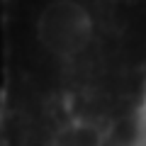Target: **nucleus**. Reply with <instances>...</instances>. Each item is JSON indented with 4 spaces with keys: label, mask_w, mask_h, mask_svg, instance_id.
Here are the masks:
<instances>
[{
    "label": "nucleus",
    "mask_w": 146,
    "mask_h": 146,
    "mask_svg": "<svg viewBox=\"0 0 146 146\" xmlns=\"http://www.w3.org/2000/svg\"><path fill=\"white\" fill-rule=\"evenodd\" d=\"M90 17L78 7H51L39 20L42 42L56 54H76L90 39Z\"/></svg>",
    "instance_id": "nucleus-1"
},
{
    "label": "nucleus",
    "mask_w": 146,
    "mask_h": 146,
    "mask_svg": "<svg viewBox=\"0 0 146 146\" xmlns=\"http://www.w3.org/2000/svg\"><path fill=\"white\" fill-rule=\"evenodd\" d=\"M110 129L105 122L90 117H73L56 127L49 146H107Z\"/></svg>",
    "instance_id": "nucleus-2"
}]
</instances>
